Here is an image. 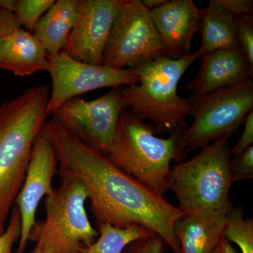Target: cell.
Here are the masks:
<instances>
[{"label":"cell","mask_w":253,"mask_h":253,"mask_svg":"<svg viewBox=\"0 0 253 253\" xmlns=\"http://www.w3.org/2000/svg\"><path fill=\"white\" fill-rule=\"evenodd\" d=\"M229 169L233 183L253 178V146L239 156L231 157Z\"/></svg>","instance_id":"cell-24"},{"label":"cell","mask_w":253,"mask_h":253,"mask_svg":"<svg viewBox=\"0 0 253 253\" xmlns=\"http://www.w3.org/2000/svg\"><path fill=\"white\" fill-rule=\"evenodd\" d=\"M57 172L56 151L44 126L33 144L22 187L15 201L14 206L18 208L21 218L16 253H25L30 231L36 221L38 206L44 196H49L54 191L52 181Z\"/></svg>","instance_id":"cell-11"},{"label":"cell","mask_w":253,"mask_h":253,"mask_svg":"<svg viewBox=\"0 0 253 253\" xmlns=\"http://www.w3.org/2000/svg\"><path fill=\"white\" fill-rule=\"evenodd\" d=\"M49 66L46 49L31 32L17 28L0 40V70L26 77Z\"/></svg>","instance_id":"cell-15"},{"label":"cell","mask_w":253,"mask_h":253,"mask_svg":"<svg viewBox=\"0 0 253 253\" xmlns=\"http://www.w3.org/2000/svg\"><path fill=\"white\" fill-rule=\"evenodd\" d=\"M235 17L253 14V0H218Z\"/></svg>","instance_id":"cell-27"},{"label":"cell","mask_w":253,"mask_h":253,"mask_svg":"<svg viewBox=\"0 0 253 253\" xmlns=\"http://www.w3.org/2000/svg\"><path fill=\"white\" fill-rule=\"evenodd\" d=\"M184 131H176L166 139L158 137L151 123H144L123 109L106 156L123 171L163 196L168 191L171 162H181L186 157Z\"/></svg>","instance_id":"cell-4"},{"label":"cell","mask_w":253,"mask_h":253,"mask_svg":"<svg viewBox=\"0 0 253 253\" xmlns=\"http://www.w3.org/2000/svg\"><path fill=\"white\" fill-rule=\"evenodd\" d=\"M192 124L183 132L186 151H194L219 139H229L253 108V78L204 94L191 95Z\"/></svg>","instance_id":"cell-7"},{"label":"cell","mask_w":253,"mask_h":253,"mask_svg":"<svg viewBox=\"0 0 253 253\" xmlns=\"http://www.w3.org/2000/svg\"><path fill=\"white\" fill-rule=\"evenodd\" d=\"M123 107L121 87L92 101L69 100L52 117L86 144L107 155Z\"/></svg>","instance_id":"cell-10"},{"label":"cell","mask_w":253,"mask_h":253,"mask_svg":"<svg viewBox=\"0 0 253 253\" xmlns=\"http://www.w3.org/2000/svg\"><path fill=\"white\" fill-rule=\"evenodd\" d=\"M228 139L213 141L194 157L171 168L167 184L183 214L228 212L234 207L230 189L234 184L229 165Z\"/></svg>","instance_id":"cell-5"},{"label":"cell","mask_w":253,"mask_h":253,"mask_svg":"<svg viewBox=\"0 0 253 253\" xmlns=\"http://www.w3.org/2000/svg\"><path fill=\"white\" fill-rule=\"evenodd\" d=\"M54 146L61 176L81 181L87 191L96 225L140 226L159 236L173 253H180L174 227L183 216L149 186L127 174L101 151L78 137L57 120L44 126Z\"/></svg>","instance_id":"cell-1"},{"label":"cell","mask_w":253,"mask_h":253,"mask_svg":"<svg viewBox=\"0 0 253 253\" xmlns=\"http://www.w3.org/2000/svg\"><path fill=\"white\" fill-rule=\"evenodd\" d=\"M51 80V92L47 106L48 116L69 100L95 89L122 87L139 83L134 68L116 69L104 66L82 62L60 51L47 56Z\"/></svg>","instance_id":"cell-9"},{"label":"cell","mask_w":253,"mask_h":253,"mask_svg":"<svg viewBox=\"0 0 253 253\" xmlns=\"http://www.w3.org/2000/svg\"><path fill=\"white\" fill-rule=\"evenodd\" d=\"M197 74L185 86L191 95L204 94L253 78L241 48L221 49L201 56Z\"/></svg>","instance_id":"cell-14"},{"label":"cell","mask_w":253,"mask_h":253,"mask_svg":"<svg viewBox=\"0 0 253 253\" xmlns=\"http://www.w3.org/2000/svg\"><path fill=\"white\" fill-rule=\"evenodd\" d=\"M211 253H239L230 241L223 236L215 249Z\"/></svg>","instance_id":"cell-29"},{"label":"cell","mask_w":253,"mask_h":253,"mask_svg":"<svg viewBox=\"0 0 253 253\" xmlns=\"http://www.w3.org/2000/svg\"><path fill=\"white\" fill-rule=\"evenodd\" d=\"M80 0H57L42 16L33 30L47 56L62 51L74 27Z\"/></svg>","instance_id":"cell-18"},{"label":"cell","mask_w":253,"mask_h":253,"mask_svg":"<svg viewBox=\"0 0 253 253\" xmlns=\"http://www.w3.org/2000/svg\"><path fill=\"white\" fill-rule=\"evenodd\" d=\"M165 245L159 236L154 234L130 243L123 253H164Z\"/></svg>","instance_id":"cell-25"},{"label":"cell","mask_w":253,"mask_h":253,"mask_svg":"<svg viewBox=\"0 0 253 253\" xmlns=\"http://www.w3.org/2000/svg\"><path fill=\"white\" fill-rule=\"evenodd\" d=\"M21 230V214L18 208L14 206L10 213L6 229L0 234V253H11L15 242L19 240Z\"/></svg>","instance_id":"cell-23"},{"label":"cell","mask_w":253,"mask_h":253,"mask_svg":"<svg viewBox=\"0 0 253 253\" xmlns=\"http://www.w3.org/2000/svg\"><path fill=\"white\" fill-rule=\"evenodd\" d=\"M126 0H80L77 18L62 51L82 62L102 65L113 23Z\"/></svg>","instance_id":"cell-12"},{"label":"cell","mask_w":253,"mask_h":253,"mask_svg":"<svg viewBox=\"0 0 253 253\" xmlns=\"http://www.w3.org/2000/svg\"><path fill=\"white\" fill-rule=\"evenodd\" d=\"M223 236L237 245L241 253H253V219H245L242 206H234L227 212Z\"/></svg>","instance_id":"cell-20"},{"label":"cell","mask_w":253,"mask_h":253,"mask_svg":"<svg viewBox=\"0 0 253 253\" xmlns=\"http://www.w3.org/2000/svg\"><path fill=\"white\" fill-rule=\"evenodd\" d=\"M40 253H50L48 252V251H42V252H41Z\"/></svg>","instance_id":"cell-31"},{"label":"cell","mask_w":253,"mask_h":253,"mask_svg":"<svg viewBox=\"0 0 253 253\" xmlns=\"http://www.w3.org/2000/svg\"><path fill=\"white\" fill-rule=\"evenodd\" d=\"M55 0H15L12 13L18 26L33 31L37 23Z\"/></svg>","instance_id":"cell-21"},{"label":"cell","mask_w":253,"mask_h":253,"mask_svg":"<svg viewBox=\"0 0 253 253\" xmlns=\"http://www.w3.org/2000/svg\"><path fill=\"white\" fill-rule=\"evenodd\" d=\"M167 57L150 11L141 0H126L110 31L102 65L131 68Z\"/></svg>","instance_id":"cell-8"},{"label":"cell","mask_w":253,"mask_h":253,"mask_svg":"<svg viewBox=\"0 0 253 253\" xmlns=\"http://www.w3.org/2000/svg\"><path fill=\"white\" fill-rule=\"evenodd\" d=\"M50 88L32 86L0 105V234L23 181L33 144L46 122Z\"/></svg>","instance_id":"cell-2"},{"label":"cell","mask_w":253,"mask_h":253,"mask_svg":"<svg viewBox=\"0 0 253 253\" xmlns=\"http://www.w3.org/2000/svg\"><path fill=\"white\" fill-rule=\"evenodd\" d=\"M150 14L161 37L166 56L177 59L191 54L199 30V9L192 0H167Z\"/></svg>","instance_id":"cell-13"},{"label":"cell","mask_w":253,"mask_h":253,"mask_svg":"<svg viewBox=\"0 0 253 253\" xmlns=\"http://www.w3.org/2000/svg\"><path fill=\"white\" fill-rule=\"evenodd\" d=\"M99 236L92 244L84 246L79 253H123L126 246L141 238L154 235L140 226L118 228L110 224L97 226Z\"/></svg>","instance_id":"cell-19"},{"label":"cell","mask_w":253,"mask_h":253,"mask_svg":"<svg viewBox=\"0 0 253 253\" xmlns=\"http://www.w3.org/2000/svg\"><path fill=\"white\" fill-rule=\"evenodd\" d=\"M202 42L196 51L198 58L221 49L239 48L236 35L235 16L218 1L211 0L199 9V30Z\"/></svg>","instance_id":"cell-17"},{"label":"cell","mask_w":253,"mask_h":253,"mask_svg":"<svg viewBox=\"0 0 253 253\" xmlns=\"http://www.w3.org/2000/svg\"><path fill=\"white\" fill-rule=\"evenodd\" d=\"M196 59V53H191L177 59L163 57L134 66L139 83L121 87L123 107L141 121H151L156 133L171 135L185 130L191 104L178 94V84Z\"/></svg>","instance_id":"cell-3"},{"label":"cell","mask_w":253,"mask_h":253,"mask_svg":"<svg viewBox=\"0 0 253 253\" xmlns=\"http://www.w3.org/2000/svg\"><path fill=\"white\" fill-rule=\"evenodd\" d=\"M227 212L183 214L174 231L180 253H211L223 237Z\"/></svg>","instance_id":"cell-16"},{"label":"cell","mask_w":253,"mask_h":253,"mask_svg":"<svg viewBox=\"0 0 253 253\" xmlns=\"http://www.w3.org/2000/svg\"><path fill=\"white\" fill-rule=\"evenodd\" d=\"M236 35L241 51L253 71V15L235 17Z\"/></svg>","instance_id":"cell-22"},{"label":"cell","mask_w":253,"mask_h":253,"mask_svg":"<svg viewBox=\"0 0 253 253\" xmlns=\"http://www.w3.org/2000/svg\"><path fill=\"white\" fill-rule=\"evenodd\" d=\"M17 28L19 26L13 13L0 7V40Z\"/></svg>","instance_id":"cell-28"},{"label":"cell","mask_w":253,"mask_h":253,"mask_svg":"<svg viewBox=\"0 0 253 253\" xmlns=\"http://www.w3.org/2000/svg\"><path fill=\"white\" fill-rule=\"evenodd\" d=\"M60 178L59 187L44 199L45 219L30 231L28 241L36 244L31 253H79L99 236L86 213L85 187L71 176Z\"/></svg>","instance_id":"cell-6"},{"label":"cell","mask_w":253,"mask_h":253,"mask_svg":"<svg viewBox=\"0 0 253 253\" xmlns=\"http://www.w3.org/2000/svg\"><path fill=\"white\" fill-rule=\"evenodd\" d=\"M141 1L148 9L152 10L164 4L167 0H142Z\"/></svg>","instance_id":"cell-30"},{"label":"cell","mask_w":253,"mask_h":253,"mask_svg":"<svg viewBox=\"0 0 253 253\" xmlns=\"http://www.w3.org/2000/svg\"><path fill=\"white\" fill-rule=\"evenodd\" d=\"M244 124V131L239 141L231 149V157L239 156L253 146V111L248 115Z\"/></svg>","instance_id":"cell-26"}]
</instances>
